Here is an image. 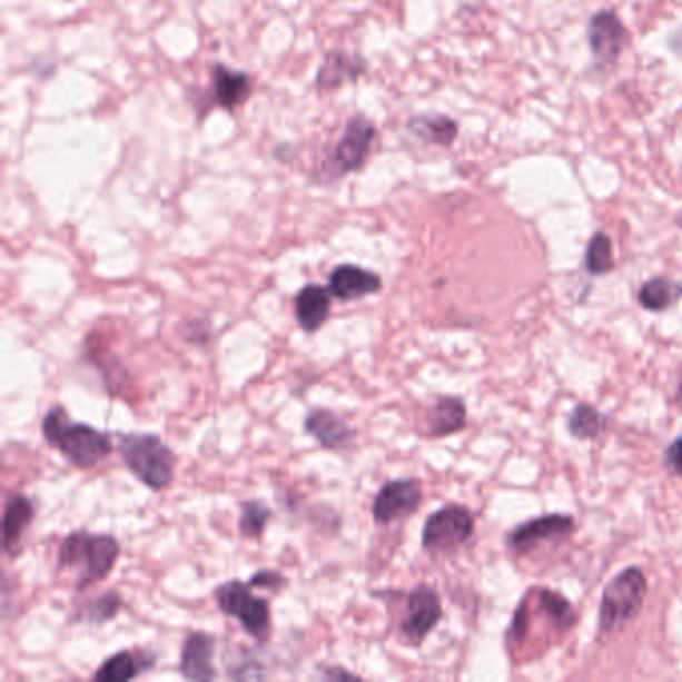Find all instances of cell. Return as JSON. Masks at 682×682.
<instances>
[{
  "instance_id": "cell-1",
  "label": "cell",
  "mask_w": 682,
  "mask_h": 682,
  "mask_svg": "<svg viewBox=\"0 0 682 682\" xmlns=\"http://www.w3.org/2000/svg\"><path fill=\"white\" fill-rule=\"evenodd\" d=\"M42 436L47 445L55 446L70 465L89 471L112 453V441L87 423H75L65 406H52L42 418Z\"/></svg>"
},
{
  "instance_id": "cell-2",
  "label": "cell",
  "mask_w": 682,
  "mask_h": 682,
  "mask_svg": "<svg viewBox=\"0 0 682 682\" xmlns=\"http://www.w3.org/2000/svg\"><path fill=\"white\" fill-rule=\"evenodd\" d=\"M120 559V543L112 534L75 531L67 534L59 548V569H80L77 589L87 591L92 584L109 579Z\"/></svg>"
},
{
  "instance_id": "cell-3",
  "label": "cell",
  "mask_w": 682,
  "mask_h": 682,
  "mask_svg": "<svg viewBox=\"0 0 682 682\" xmlns=\"http://www.w3.org/2000/svg\"><path fill=\"white\" fill-rule=\"evenodd\" d=\"M119 453L130 473L150 491L160 493L172 485L177 455L159 435L122 433L119 435Z\"/></svg>"
},
{
  "instance_id": "cell-4",
  "label": "cell",
  "mask_w": 682,
  "mask_h": 682,
  "mask_svg": "<svg viewBox=\"0 0 682 682\" xmlns=\"http://www.w3.org/2000/svg\"><path fill=\"white\" fill-rule=\"evenodd\" d=\"M649 593V581L643 569L626 566L604 586L599 611V634L606 639L619 633L624 624L631 623L643 609Z\"/></svg>"
},
{
  "instance_id": "cell-5",
  "label": "cell",
  "mask_w": 682,
  "mask_h": 682,
  "mask_svg": "<svg viewBox=\"0 0 682 682\" xmlns=\"http://www.w3.org/2000/svg\"><path fill=\"white\" fill-rule=\"evenodd\" d=\"M253 584L243 581H227L218 584L215 591L218 611L227 616H235L243 624L245 633L257 643H267L270 639V606L265 599L253 593Z\"/></svg>"
},
{
  "instance_id": "cell-6",
  "label": "cell",
  "mask_w": 682,
  "mask_h": 682,
  "mask_svg": "<svg viewBox=\"0 0 682 682\" xmlns=\"http://www.w3.org/2000/svg\"><path fill=\"white\" fill-rule=\"evenodd\" d=\"M541 594H543L544 614L543 621H538V624L551 623V626L559 629L561 633H571L574 624H576L573 604L569 603L563 594L554 593L548 589H541ZM536 611L541 614V603H538L536 591H531L524 596L523 603L518 604V609L514 613L513 626H511L508 636H506V644H508L511 653H514L523 644L524 639L531 634L533 624H536V621H534Z\"/></svg>"
},
{
  "instance_id": "cell-7",
  "label": "cell",
  "mask_w": 682,
  "mask_h": 682,
  "mask_svg": "<svg viewBox=\"0 0 682 682\" xmlns=\"http://www.w3.org/2000/svg\"><path fill=\"white\" fill-rule=\"evenodd\" d=\"M475 534V516L461 505H446L426 518L423 548L428 553H453Z\"/></svg>"
},
{
  "instance_id": "cell-8",
  "label": "cell",
  "mask_w": 682,
  "mask_h": 682,
  "mask_svg": "<svg viewBox=\"0 0 682 682\" xmlns=\"http://www.w3.org/2000/svg\"><path fill=\"white\" fill-rule=\"evenodd\" d=\"M576 531L571 514H544L538 518H531L518 524L513 533L508 534V548L518 556H531L544 546H556L573 536Z\"/></svg>"
},
{
  "instance_id": "cell-9",
  "label": "cell",
  "mask_w": 682,
  "mask_h": 682,
  "mask_svg": "<svg viewBox=\"0 0 682 682\" xmlns=\"http://www.w3.org/2000/svg\"><path fill=\"white\" fill-rule=\"evenodd\" d=\"M443 619V603L433 586L418 584L406 599L405 619L401 633L411 646H421Z\"/></svg>"
},
{
  "instance_id": "cell-10",
  "label": "cell",
  "mask_w": 682,
  "mask_h": 682,
  "mask_svg": "<svg viewBox=\"0 0 682 682\" xmlns=\"http://www.w3.org/2000/svg\"><path fill=\"white\" fill-rule=\"evenodd\" d=\"M423 503V485L416 478H396L380 486L373 503V518L378 526L405 521Z\"/></svg>"
},
{
  "instance_id": "cell-11",
  "label": "cell",
  "mask_w": 682,
  "mask_h": 682,
  "mask_svg": "<svg viewBox=\"0 0 682 682\" xmlns=\"http://www.w3.org/2000/svg\"><path fill=\"white\" fill-rule=\"evenodd\" d=\"M626 42L629 30L613 10H601L589 22V45L601 67H614L621 59Z\"/></svg>"
},
{
  "instance_id": "cell-12",
  "label": "cell",
  "mask_w": 682,
  "mask_h": 682,
  "mask_svg": "<svg viewBox=\"0 0 682 682\" xmlns=\"http://www.w3.org/2000/svg\"><path fill=\"white\" fill-rule=\"evenodd\" d=\"M375 137V125L370 120L365 117H353L346 122L345 135L338 140L337 149L330 157V167L337 175L360 169L370 152Z\"/></svg>"
},
{
  "instance_id": "cell-13",
  "label": "cell",
  "mask_w": 682,
  "mask_h": 682,
  "mask_svg": "<svg viewBox=\"0 0 682 682\" xmlns=\"http://www.w3.org/2000/svg\"><path fill=\"white\" fill-rule=\"evenodd\" d=\"M180 674L187 681H215V639L208 633L197 631L188 634L180 651Z\"/></svg>"
},
{
  "instance_id": "cell-14",
  "label": "cell",
  "mask_w": 682,
  "mask_h": 682,
  "mask_svg": "<svg viewBox=\"0 0 682 682\" xmlns=\"http://www.w3.org/2000/svg\"><path fill=\"white\" fill-rule=\"evenodd\" d=\"M328 288L333 297L338 298L340 303H348L380 293L383 278L376 275L375 270L358 265H338L328 277Z\"/></svg>"
},
{
  "instance_id": "cell-15",
  "label": "cell",
  "mask_w": 682,
  "mask_h": 682,
  "mask_svg": "<svg viewBox=\"0 0 682 682\" xmlns=\"http://www.w3.org/2000/svg\"><path fill=\"white\" fill-rule=\"evenodd\" d=\"M305 433L327 451H346L355 441L353 428L328 408H315L308 413Z\"/></svg>"
},
{
  "instance_id": "cell-16",
  "label": "cell",
  "mask_w": 682,
  "mask_h": 682,
  "mask_svg": "<svg viewBox=\"0 0 682 682\" xmlns=\"http://www.w3.org/2000/svg\"><path fill=\"white\" fill-rule=\"evenodd\" d=\"M333 310V293L320 285H307L295 297V317L305 333H317L325 327Z\"/></svg>"
},
{
  "instance_id": "cell-17",
  "label": "cell",
  "mask_w": 682,
  "mask_h": 682,
  "mask_svg": "<svg viewBox=\"0 0 682 682\" xmlns=\"http://www.w3.org/2000/svg\"><path fill=\"white\" fill-rule=\"evenodd\" d=\"M155 663H157V654L150 653L147 649H137V651L125 649L100 664L99 671L92 674V679L97 682L132 681L140 674L150 671Z\"/></svg>"
},
{
  "instance_id": "cell-18",
  "label": "cell",
  "mask_w": 682,
  "mask_h": 682,
  "mask_svg": "<svg viewBox=\"0 0 682 682\" xmlns=\"http://www.w3.org/2000/svg\"><path fill=\"white\" fill-rule=\"evenodd\" d=\"M34 521V505L24 495H12L4 505L2 518V548L9 556H17L24 531Z\"/></svg>"
},
{
  "instance_id": "cell-19",
  "label": "cell",
  "mask_w": 682,
  "mask_h": 682,
  "mask_svg": "<svg viewBox=\"0 0 682 682\" xmlns=\"http://www.w3.org/2000/svg\"><path fill=\"white\" fill-rule=\"evenodd\" d=\"M466 425V405L458 396H438L428 411L426 433L428 438H443L463 431Z\"/></svg>"
},
{
  "instance_id": "cell-20",
  "label": "cell",
  "mask_w": 682,
  "mask_h": 682,
  "mask_svg": "<svg viewBox=\"0 0 682 682\" xmlns=\"http://www.w3.org/2000/svg\"><path fill=\"white\" fill-rule=\"evenodd\" d=\"M212 87L218 105L227 110L245 105L253 92V82L245 72L228 69L223 65L212 67Z\"/></svg>"
},
{
  "instance_id": "cell-21",
  "label": "cell",
  "mask_w": 682,
  "mask_h": 682,
  "mask_svg": "<svg viewBox=\"0 0 682 682\" xmlns=\"http://www.w3.org/2000/svg\"><path fill=\"white\" fill-rule=\"evenodd\" d=\"M682 297V285L671 278L654 277L639 290V305L651 313H663Z\"/></svg>"
},
{
  "instance_id": "cell-22",
  "label": "cell",
  "mask_w": 682,
  "mask_h": 682,
  "mask_svg": "<svg viewBox=\"0 0 682 682\" xmlns=\"http://www.w3.org/2000/svg\"><path fill=\"white\" fill-rule=\"evenodd\" d=\"M363 75V62H355L353 57L343 52H330L325 65L318 70V87L333 89L343 85L345 80H355Z\"/></svg>"
},
{
  "instance_id": "cell-23",
  "label": "cell",
  "mask_w": 682,
  "mask_h": 682,
  "mask_svg": "<svg viewBox=\"0 0 682 682\" xmlns=\"http://www.w3.org/2000/svg\"><path fill=\"white\" fill-rule=\"evenodd\" d=\"M606 416L596 411L593 405L581 403L573 408V413L569 416V433L579 438V441H594L603 435L606 431Z\"/></svg>"
},
{
  "instance_id": "cell-24",
  "label": "cell",
  "mask_w": 682,
  "mask_h": 682,
  "mask_svg": "<svg viewBox=\"0 0 682 682\" xmlns=\"http://www.w3.org/2000/svg\"><path fill=\"white\" fill-rule=\"evenodd\" d=\"M408 127L416 137L441 147H451L458 135L455 120L448 117H416L408 122Z\"/></svg>"
},
{
  "instance_id": "cell-25",
  "label": "cell",
  "mask_w": 682,
  "mask_h": 682,
  "mask_svg": "<svg viewBox=\"0 0 682 682\" xmlns=\"http://www.w3.org/2000/svg\"><path fill=\"white\" fill-rule=\"evenodd\" d=\"M584 268L593 277L609 275L614 268L613 243L601 230L594 233L593 238L589 240L586 255H584Z\"/></svg>"
},
{
  "instance_id": "cell-26",
  "label": "cell",
  "mask_w": 682,
  "mask_h": 682,
  "mask_svg": "<svg viewBox=\"0 0 682 682\" xmlns=\"http://www.w3.org/2000/svg\"><path fill=\"white\" fill-rule=\"evenodd\" d=\"M273 518V511L263 501H247L240 505V518H238V533L245 538L260 541V536L267 531L268 523Z\"/></svg>"
},
{
  "instance_id": "cell-27",
  "label": "cell",
  "mask_w": 682,
  "mask_h": 682,
  "mask_svg": "<svg viewBox=\"0 0 682 682\" xmlns=\"http://www.w3.org/2000/svg\"><path fill=\"white\" fill-rule=\"evenodd\" d=\"M122 609V599L119 594L105 593L100 594L99 599L90 601L79 613L80 623L105 624L112 621Z\"/></svg>"
},
{
  "instance_id": "cell-28",
  "label": "cell",
  "mask_w": 682,
  "mask_h": 682,
  "mask_svg": "<svg viewBox=\"0 0 682 682\" xmlns=\"http://www.w3.org/2000/svg\"><path fill=\"white\" fill-rule=\"evenodd\" d=\"M248 583L253 584L255 589H275V591H278V589H283V586L287 584V579L278 573V571L263 569V571L253 574V576L248 579Z\"/></svg>"
},
{
  "instance_id": "cell-29",
  "label": "cell",
  "mask_w": 682,
  "mask_h": 682,
  "mask_svg": "<svg viewBox=\"0 0 682 682\" xmlns=\"http://www.w3.org/2000/svg\"><path fill=\"white\" fill-rule=\"evenodd\" d=\"M664 465L673 475L682 478V436L674 438L671 445L664 451Z\"/></svg>"
}]
</instances>
